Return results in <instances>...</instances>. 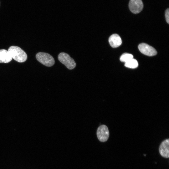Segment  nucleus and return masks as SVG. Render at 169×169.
I'll return each mask as SVG.
<instances>
[{
  "instance_id": "1",
  "label": "nucleus",
  "mask_w": 169,
  "mask_h": 169,
  "mask_svg": "<svg viewBox=\"0 0 169 169\" xmlns=\"http://www.w3.org/2000/svg\"><path fill=\"white\" fill-rule=\"evenodd\" d=\"M12 59L18 62L22 63L27 59L26 53L21 48L17 46H10L8 50Z\"/></svg>"
},
{
  "instance_id": "2",
  "label": "nucleus",
  "mask_w": 169,
  "mask_h": 169,
  "mask_svg": "<svg viewBox=\"0 0 169 169\" xmlns=\"http://www.w3.org/2000/svg\"><path fill=\"white\" fill-rule=\"evenodd\" d=\"M36 57L38 61L46 66H51L55 63L53 57L47 53L39 52L36 54Z\"/></svg>"
},
{
  "instance_id": "3",
  "label": "nucleus",
  "mask_w": 169,
  "mask_h": 169,
  "mask_svg": "<svg viewBox=\"0 0 169 169\" xmlns=\"http://www.w3.org/2000/svg\"><path fill=\"white\" fill-rule=\"evenodd\" d=\"M58 60L69 69H72L76 66L74 60L67 54L64 52L60 53L58 56Z\"/></svg>"
},
{
  "instance_id": "4",
  "label": "nucleus",
  "mask_w": 169,
  "mask_h": 169,
  "mask_svg": "<svg viewBox=\"0 0 169 169\" xmlns=\"http://www.w3.org/2000/svg\"><path fill=\"white\" fill-rule=\"evenodd\" d=\"M97 136L98 140L101 142L107 140L109 136V132L107 127L105 125H101L98 128Z\"/></svg>"
},
{
  "instance_id": "5",
  "label": "nucleus",
  "mask_w": 169,
  "mask_h": 169,
  "mask_svg": "<svg viewBox=\"0 0 169 169\" xmlns=\"http://www.w3.org/2000/svg\"><path fill=\"white\" fill-rule=\"evenodd\" d=\"M129 7L130 11L134 14L140 12L143 7V3L141 0H130Z\"/></svg>"
},
{
  "instance_id": "6",
  "label": "nucleus",
  "mask_w": 169,
  "mask_h": 169,
  "mask_svg": "<svg viewBox=\"0 0 169 169\" xmlns=\"http://www.w3.org/2000/svg\"><path fill=\"white\" fill-rule=\"evenodd\" d=\"M140 51L143 54L148 56H153L157 54V51L152 46L145 43H141L138 46Z\"/></svg>"
},
{
  "instance_id": "7",
  "label": "nucleus",
  "mask_w": 169,
  "mask_h": 169,
  "mask_svg": "<svg viewBox=\"0 0 169 169\" xmlns=\"http://www.w3.org/2000/svg\"><path fill=\"white\" fill-rule=\"evenodd\" d=\"M169 139L165 140L161 144L159 148V152L162 156L165 158H169Z\"/></svg>"
},
{
  "instance_id": "8",
  "label": "nucleus",
  "mask_w": 169,
  "mask_h": 169,
  "mask_svg": "<svg viewBox=\"0 0 169 169\" xmlns=\"http://www.w3.org/2000/svg\"><path fill=\"white\" fill-rule=\"evenodd\" d=\"M109 42L110 45L113 48L118 47L122 43L120 37L117 34L111 35L109 38Z\"/></svg>"
},
{
  "instance_id": "9",
  "label": "nucleus",
  "mask_w": 169,
  "mask_h": 169,
  "mask_svg": "<svg viewBox=\"0 0 169 169\" xmlns=\"http://www.w3.org/2000/svg\"><path fill=\"white\" fill-rule=\"evenodd\" d=\"M12 59L8 51L4 49H0V63H8Z\"/></svg>"
},
{
  "instance_id": "10",
  "label": "nucleus",
  "mask_w": 169,
  "mask_h": 169,
  "mask_svg": "<svg viewBox=\"0 0 169 169\" xmlns=\"http://www.w3.org/2000/svg\"><path fill=\"white\" fill-rule=\"evenodd\" d=\"M138 65L137 61L133 58L125 63V66L127 68L135 69L136 68Z\"/></svg>"
},
{
  "instance_id": "11",
  "label": "nucleus",
  "mask_w": 169,
  "mask_h": 169,
  "mask_svg": "<svg viewBox=\"0 0 169 169\" xmlns=\"http://www.w3.org/2000/svg\"><path fill=\"white\" fill-rule=\"evenodd\" d=\"M133 56L131 54L125 53L121 55L120 58V60L121 62L125 63L133 59Z\"/></svg>"
},
{
  "instance_id": "12",
  "label": "nucleus",
  "mask_w": 169,
  "mask_h": 169,
  "mask_svg": "<svg viewBox=\"0 0 169 169\" xmlns=\"http://www.w3.org/2000/svg\"><path fill=\"white\" fill-rule=\"evenodd\" d=\"M165 17L167 23H169V9H167L165 12Z\"/></svg>"
}]
</instances>
